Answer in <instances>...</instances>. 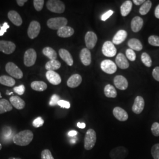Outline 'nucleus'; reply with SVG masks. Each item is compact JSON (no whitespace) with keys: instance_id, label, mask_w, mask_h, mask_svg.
I'll return each instance as SVG.
<instances>
[{"instance_id":"f257e3e1","label":"nucleus","mask_w":159,"mask_h":159,"mask_svg":"<svg viewBox=\"0 0 159 159\" xmlns=\"http://www.w3.org/2000/svg\"><path fill=\"white\" fill-rule=\"evenodd\" d=\"M34 135L30 130H25L19 132L13 137L12 141L16 145L25 146L29 145L33 140Z\"/></svg>"},{"instance_id":"f03ea898","label":"nucleus","mask_w":159,"mask_h":159,"mask_svg":"<svg viewBox=\"0 0 159 159\" xmlns=\"http://www.w3.org/2000/svg\"><path fill=\"white\" fill-rule=\"evenodd\" d=\"M96 133L95 130L90 129L87 131L84 137V147L85 150H90L94 147L96 143Z\"/></svg>"},{"instance_id":"7ed1b4c3","label":"nucleus","mask_w":159,"mask_h":159,"mask_svg":"<svg viewBox=\"0 0 159 159\" xmlns=\"http://www.w3.org/2000/svg\"><path fill=\"white\" fill-rule=\"evenodd\" d=\"M46 6L49 11L58 14L63 13L66 8L63 2L59 0H49L47 1Z\"/></svg>"},{"instance_id":"20e7f679","label":"nucleus","mask_w":159,"mask_h":159,"mask_svg":"<svg viewBox=\"0 0 159 159\" xmlns=\"http://www.w3.org/2000/svg\"><path fill=\"white\" fill-rule=\"evenodd\" d=\"M68 23L67 20L64 17H56V18H51L49 19L47 24L48 28L52 30H57L62 28L64 26H66Z\"/></svg>"},{"instance_id":"39448f33","label":"nucleus","mask_w":159,"mask_h":159,"mask_svg":"<svg viewBox=\"0 0 159 159\" xmlns=\"http://www.w3.org/2000/svg\"><path fill=\"white\" fill-rule=\"evenodd\" d=\"M6 71L14 78L17 79H21L23 78V71L20 70L16 64L9 62L6 64Z\"/></svg>"},{"instance_id":"423d86ee","label":"nucleus","mask_w":159,"mask_h":159,"mask_svg":"<svg viewBox=\"0 0 159 159\" xmlns=\"http://www.w3.org/2000/svg\"><path fill=\"white\" fill-rule=\"evenodd\" d=\"M37 60V52L33 48H30L25 52L24 56V63L27 67L34 66Z\"/></svg>"},{"instance_id":"0eeeda50","label":"nucleus","mask_w":159,"mask_h":159,"mask_svg":"<svg viewBox=\"0 0 159 159\" xmlns=\"http://www.w3.org/2000/svg\"><path fill=\"white\" fill-rule=\"evenodd\" d=\"M129 153L128 150L122 146L114 148L110 152V156L111 159H125Z\"/></svg>"},{"instance_id":"6e6552de","label":"nucleus","mask_w":159,"mask_h":159,"mask_svg":"<svg viewBox=\"0 0 159 159\" xmlns=\"http://www.w3.org/2000/svg\"><path fill=\"white\" fill-rule=\"evenodd\" d=\"M41 25L40 23L37 21H31L29 25L27 30V34L29 38L31 39H35L40 33Z\"/></svg>"},{"instance_id":"1a4fd4ad","label":"nucleus","mask_w":159,"mask_h":159,"mask_svg":"<svg viewBox=\"0 0 159 159\" xmlns=\"http://www.w3.org/2000/svg\"><path fill=\"white\" fill-rule=\"evenodd\" d=\"M102 52L106 57H113L115 56L117 53V50L113 42L110 41H106L102 45Z\"/></svg>"},{"instance_id":"9d476101","label":"nucleus","mask_w":159,"mask_h":159,"mask_svg":"<svg viewBox=\"0 0 159 159\" xmlns=\"http://www.w3.org/2000/svg\"><path fill=\"white\" fill-rule=\"evenodd\" d=\"M102 71L107 74H112L117 71V65L110 60H103L100 64Z\"/></svg>"},{"instance_id":"9b49d317","label":"nucleus","mask_w":159,"mask_h":159,"mask_svg":"<svg viewBox=\"0 0 159 159\" xmlns=\"http://www.w3.org/2000/svg\"><path fill=\"white\" fill-rule=\"evenodd\" d=\"M16 48V44L10 41H0V51L6 54H11L14 52Z\"/></svg>"},{"instance_id":"f8f14e48","label":"nucleus","mask_w":159,"mask_h":159,"mask_svg":"<svg viewBox=\"0 0 159 159\" xmlns=\"http://www.w3.org/2000/svg\"><path fill=\"white\" fill-rule=\"evenodd\" d=\"M97 37L93 31H88L85 35V43L88 49H93L96 44Z\"/></svg>"},{"instance_id":"ddd939ff","label":"nucleus","mask_w":159,"mask_h":159,"mask_svg":"<svg viewBox=\"0 0 159 159\" xmlns=\"http://www.w3.org/2000/svg\"><path fill=\"white\" fill-rule=\"evenodd\" d=\"M145 102L142 96H137L134 100V102L132 106V111L136 114L141 113L144 110Z\"/></svg>"},{"instance_id":"4468645a","label":"nucleus","mask_w":159,"mask_h":159,"mask_svg":"<svg viewBox=\"0 0 159 159\" xmlns=\"http://www.w3.org/2000/svg\"><path fill=\"white\" fill-rule=\"evenodd\" d=\"M114 84L118 89L121 90H125L127 89L129 83L128 81L123 75H116L114 79Z\"/></svg>"},{"instance_id":"2eb2a0df","label":"nucleus","mask_w":159,"mask_h":159,"mask_svg":"<svg viewBox=\"0 0 159 159\" xmlns=\"http://www.w3.org/2000/svg\"><path fill=\"white\" fill-rule=\"evenodd\" d=\"M46 76L47 80L53 85H58L61 82L60 75L54 71H47Z\"/></svg>"},{"instance_id":"dca6fc26","label":"nucleus","mask_w":159,"mask_h":159,"mask_svg":"<svg viewBox=\"0 0 159 159\" xmlns=\"http://www.w3.org/2000/svg\"><path fill=\"white\" fill-rule=\"evenodd\" d=\"M80 58L84 66H89L91 63V54L89 49L86 48L82 49L80 53Z\"/></svg>"},{"instance_id":"f3484780","label":"nucleus","mask_w":159,"mask_h":159,"mask_svg":"<svg viewBox=\"0 0 159 159\" xmlns=\"http://www.w3.org/2000/svg\"><path fill=\"white\" fill-rule=\"evenodd\" d=\"M114 116L116 119L120 121H125L128 120L129 116L128 114L123 108L120 107H116L113 110Z\"/></svg>"},{"instance_id":"a211bd4d","label":"nucleus","mask_w":159,"mask_h":159,"mask_svg":"<svg viewBox=\"0 0 159 159\" xmlns=\"http://www.w3.org/2000/svg\"><path fill=\"white\" fill-rule=\"evenodd\" d=\"M8 18L16 26H20L23 24V20L20 15L16 11L11 10L8 12Z\"/></svg>"},{"instance_id":"6ab92c4d","label":"nucleus","mask_w":159,"mask_h":159,"mask_svg":"<svg viewBox=\"0 0 159 159\" xmlns=\"http://www.w3.org/2000/svg\"><path fill=\"white\" fill-rule=\"evenodd\" d=\"M58 53L61 59L63 61H64L69 66H72L73 65L74 61H73V57L68 50L61 48L59 50Z\"/></svg>"},{"instance_id":"aec40b11","label":"nucleus","mask_w":159,"mask_h":159,"mask_svg":"<svg viewBox=\"0 0 159 159\" xmlns=\"http://www.w3.org/2000/svg\"><path fill=\"white\" fill-rule=\"evenodd\" d=\"M143 25V20L141 17L136 16L134 17L131 22V30L134 32L137 33L141 30Z\"/></svg>"},{"instance_id":"412c9836","label":"nucleus","mask_w":159,"mask_h":159,"mask_svg":"<svg viewBox=\"0 0 159 159\" xmlns=\"http://www.w3.org/2000/svg\"><path fill=\"white\" fill-rule=\"evenodd\" d=\"M82 82V77L79 74L72 75L67 80V84L70 88L77 87Z\"/></svg>"},{"instance_id":"4be33fe9","label":"nucleus","mask_w":159,"mask_h":159,"mask_svg":"<svg viewBox=\"0 0 159 159\" xmlns=\"http://www.w3.org/2000/svg\"><path fill=\"white\" fill-rule=\"evenodd\" d=\"M117 66L121 69H127L129 67V63L125 56L122 53H119L116 58Z\"/></svg>"},{"instance_id":"5701e85b","label":"nucleus","mask_w":159,"mask_h":159,"mask_svg":"<svg viewBox=\"0 0 159 159\" xmlns=\"http://www.w3.org/2000/svg\"><path fill=\"white\" fill-rule=\"evenodd\" d=\"M127 37V33L125 30H121L117 32L113 39V43L116 45H119L125 41Z\"/></svg>"},{"instance_id":"b1692460","label":"nucleus","mask_w":159,"mask_h":159,"mask_svg":"<svg viewBox=\"0 0 159 159\" xmlns=\"http://www.w3.org/2000/svg\"><path fill=\"white\" fill-rule=\"evenodd\" d=\"M74 33V30L69 26H64L57 30V35L61 38H68Z\"/></svg>"},{"instance_id":"393cba45","label":"nucleus","mask_w":159,"mask_h":159,"mask_svg":"<svg viewBox=\"0 0 159 159\" xmlns=\"http://www.w3.org/2000/svg\"><path fill=\"white\" fill-rule=\"evenodd\" d=\"M10 102L12 106L18 110H22L25 106V102L20 97L12 96L10 98Z\"/></svg>"},{"instance_id":"a878e982","label":"nucleus","mask_w":159,"mask_h":159,"mask_svg":"<svg viewBox=\"0 0 159 159\" xmlns=\"http://www.w3.org/2000/svg\"><path fill=\"white\" fill-rule=\"evenodd\" d=\"M132 2L130 0L125 1V2L123 3V4L120 7L121 14L123 17H126L130 14L132 9Z\"/></svg>"},{"instance_id":"bb28decb","label":"nucleus","mask_w":159,"mask_h":159,"mask_svg":"<svg viewBox=\"0 0 159 159\" xmlns=\"http://www.w3.org/2000/svg\"><path fill=\"white\" fill-rule=\"evenodd\" d=\"M13 106L11 102L6 99L0 100V114H3L12 110Z\"/></svg>"},{"instance_id":"cd10ccee","label":"nucleus","mask_w":159,"mask_h":159,"mask_svg":"<svg viewBox=\"0 0 159 159\" xmlns=\"http://www.w3.org/2000/svg\"><path fill=\"white\" fill-rule=\"evenodd\" d=\"M130 49L136 51H141L143 49V45L140 40L136 39H131L127 43Z\"/></svg>"},{"instance_id":"c85d7f7f","label":"nucleus","mask_w":159,"mask_h":159,"mask_svg":"<svg viewBox=\"0 0 159 159\" xmlns=\"http://www.w3.org/2000/svg\"><path fill=\"white\" fill-rule=\"evenodd\" d=\"M31 87L35 91H43L47 89V85L44 81H35L31 83Z\"/></svg>"},{"instance_id":"c756f323","label":"nucleus","mask_w":159,"mask_h":159,"mask_svg":"<svg viewBox=\"0 0 159 159\" xmlns=\"http://www.w3.org/2000/svg\"><path fill=\"white\" fill-rule=\"evenodd\" d=\"M0 84L8 87H13L16 84V80L11 77L4 75L0 76Z\"/></svg>"},{"instance_id":"7c9ffc66","label":"nucleus","mask_w":159,"mask_h":159,"mask_svg":"<svg viewBox=\"0 0 159 159\" xmlns=\"http://www.w3.org/2000/svg\"><path fill=\"white\" fill-rule=\"evenodd\" d=\"M105 96L108 98H116L117 95L116 89L111 84L106 85L104 89Z\"/></svg>"},{"instance_id":"2f4dec72","label":"nucleus","mask_w":159,"mask_h":159,"mask_svg":"<svg viewBox=\"0 0 159 159\" xmlns=\"http://www.w3.org/2000/svg\"><path fill=\"white\" fill-rule=\"evenodd\" d=\"M61 67V63L57 60H50L46 63L45 68L47 71H54Z\"/></svg>"},{"instance_id":"473e14b6","label":"nucleus","mask_w":159,"mask_h":159,"mask_svg":"<svg viewBox=\"0 0 159 159\" xmlns=\"http://www.w3.org/2000/svg\"><path fill=\"white\" fill-rule=\"evenodd\" d=\"M43 53L46 57H48L50 60H56L57 58V54L56 51L50 47H46L43 48Z\"/></svg>"},{"instance_id":"72a5a7b5","label":"nucleus","mask_w":159,"mask_h":159,"mask_svg":"<svg viewBox=\"0 0 159 159\" xmlns=\"http://www.w3.org/2000/svg\"><path fill=\"white\" fill-rule=\"evenodd\" d=\"M152 6V1L150 0L146 1L143 4L142 6H141V7L139 9V13L142 15L144 16L146 15L148 12L150 11L151 8Z\"/></svg>"},{"instance_id":"f704fd0d","label":"nucleus","mask_w":159,"mask_h":159,"mask_svg":"<svg viewBox=\"0 0 159 159\" xmlns=\"http://www.w3.org/2000/svg\"><path fill=\"white\" fill-rule=\"evenodd\" d=\"M141 60L142 63L148 67H150L152 65V58L147 52L142 53L141 56Z\"/></svg>"},{"instance_id":"c9c22d12","label":"nucleus","mask_w":159,"mask_h":159,"mask_svg":"<svg viewBox=\"0 0 159 159\" xmlns=\"http://www.w3.org/2000/svg\"><path fill=\"white\" fill-rule=\"evenodd\" d=\"M148 41L151 46L159 47V37L157 35H150L148 39Z\"/></svg>"},{"instance_id":"e433bc0d","label":"nucleus","mask_w":159,"mask_h":159,"mask_svg":"<svg viewBox=\"0 0 159 159\" xmlns=\"http://www.w3.org/2000/svg\"><path fill=\"white\" fill-rule=\"evenodd\" d=\"M151 154L154 159H159V143L153 146L151 149Z\"/></svg>"},{"instance_id":"4c0bfd02","label":"nucleus","mask_w":159,"mask_h":159,"mask_svg":"<svg viewBox=\"0 0 159 159\" xmlns=\"http://www.w3.org/2000/svg\"><path fill=\"white\" fill-rule=\"evenodd\" d=\"M125 54H126L127 58L131 61H134L136 60V55L134 50H131L130 48H129L125 51Z\"/></svg>"},{"instance_id":"58836bf2","label":"nucleus","mask_w":159,"mask_h":159,"mask_svg":"<svg viewBox=\"0 0 159 159\" xmlns=\"http://www.w3.org/2000/svg\"><path fill=\"white\" fill-rule=\"evenodd\" d=\"M44 4V0H34L33 4L36 11H40L42 10Z\"/></svg>"},{"instance_id":"ea45409f","label":"nucleus","mask_w":159,"mask_h":159,"mask_svg":"<svg viewBox=\"0 0 159 159\" xmlns=\"http://www.w3.org/2000/svg\"><path fill=\"white\" fill-rule=\"evenodd\" d=\"M41 159H54L51 152L48 149H45L41 152Z\"/></svg>"},{"instance_id":"a19ab883","label":"nucleus","mask_w":159,"mask_h":159,"mask_svg":"<svg viewBox=\"0 0 159 159\" xmlns=\"http://www.w3.org/2000/svg\"><path fill=\"white\" fill-rule=\"evenodd\" d=\"M152 133L155 137L159 136V123L157 122H154L151 127Z\"/></svg>"},{"instance_id":"79ce46f5","label":"nucleus","mask_w":159,"mask_h":159,"mask_svg":"<svg viewBox=\"0 0 159 159\" xmlns=\"http://www.w3.org/2000/svg\"><path fill=\"white\" fill-rule=\"evenodd\" d=\"M60 100V97L58 96L57 94H53L51 96V100L50 102V106H55L58 105V102Z\"/></svg>"},{"instance_id":"37998d69","label":"nucleus","mask_w":159,"mask_h":159,"mask_svg":"<svg viewBox=\"0 0 159 159\" xmlns=\"http://www.w3.org/2000/svg\"><path fill=\"white\" fill-rule=\"evenodd\" d=\"M44 123V120L42 119V117H39L33 121V125L35 128H38V127H40L41 126L43 125Z\"/></svg>"},{"instance_id":"c03bdc74","label":"nucleus","mask_w":159,"mask_h":159,"mask_svg":"<svg viewBox=\"0 0 159 159\" xmlns=\"http://www.w3.org/2000/svg\"><path fill=\"white\" fill-rule=\"evenodd\" d=\"M25 86L23 85V84L15 87L14 88V91L16 92L17 94H18L20 96H21V95L24 94V93L25 92Z\"/></svg>"},{"instance_id":"a18cd8bd","label":"nucleus","mask_w":159,"mask_h":159,"mask_svg":"<svg viewBox=\"0 0 159 159\" xmlns=\"http://www.w3.org/2000/svg\"><path fill=\"white\" fill-rule=\"evenodd\" d=\"M9 28H10V25L6 22L2 24V26L0 25V36H2L4 34H5L7 32V29Z\"/></svg>"},{"instance_id":"49530a36","label":"nucleus","mask_w":159,"mask_h":159,"mask_svg":"<svg viewBox=\"0 0 159 159\" xmlns=\"http://www.w3.org/2000/svg\"><path fill=\"white\" fill-rule=\"evenodd\" d=\"M58 105L62 108H70V103L63 100H60L58 102Z\"/></svg>"},{"instance_id":"de8ad7c7","label":"nucleus","mask_w":159,"mask_h":159,"mask_svg":"<svg viewBox=\"0 0 159 159\" xmlns=\"http://www.w3.org/2000/svg\"><path fill=\"white\" fill-rule=\"evenodd\" d=\"M152 75L154 79L159 81V67H156L154 68L152 71Z\"/></svg>"},{"instance_id":"09e8293b","label":"nucleus","mask_w":159,"mask_h":159,"mask_svg":"<svg viewBox=\"0 0 159 159\" xmlns=\"http://www.w3.org/2000/svg\"><path fill=\"white\" fill-rule=\"evenodd\" d=\"M113 12H114L112 10H109L108 11L106 12V13H104L102 16V18H101L102 20L103 21L107 20L109 17L113 15Z\"/></svg>"},{"instance_id":"8fccbe9b","label":"nucleus","mask_w":159,"mask_h":159,"mask_svg":"<svg viewBox=\"0 0 159 159\" xmlns=\"http://www.w3.org/2000/svg\"><path fill=\"white\" fill-rule=\"evenodd\" d=\"M17 4L20 7H23L25 2H27V0H17Z\"/></svg>"},{"instance_id":"3c124183","label":"nucleus","mask_w":159,"mask_h":159,"mask_svg":"<svg viewBox=\"0 0 159 159\" xmlns=\"http://www.w3.org/2000/svg\"><path fill=\"white\" fill-rule=\"evenodd\" d=\"M145 1H144V0H133V1L134 4H136V6H139V5L143 4Z\"/></svg>"},{"instance_id":"603ef678","label":"nucleus","mask_w":159,"mask_h":159,"mask_svg":"<svg viewBox=\"0 0 159 159\" xmlns=\"http://www.w3.org/2000/svg\"><path fill=\"white\" fill-rule=\"evenodd\" d=\"M154 16L157 18L159 19V4L155 8V11H154Z\"/></svg>"},{"instance_id":"864d4df0","label":"nucleus","mask_w":159,"mask_h":159,"mask_svg":"<svg viewBox=\"0 0 159 159\" xmlns=\"http://www.w3.org/2000/svg\"><path fill=\"white\" fill-rule=\"evenodd\" d=\"M77 131L75 130H71L69 131L68 133V135L70 137H74L77 134Z\"/></svg>"},{"instance_id":"5fc2aeb1","label":"nucleus","mask_w":159,"mask_h":159,"mask_svg":"<svg viewBox=\"0 0 159 159\" xmlns=\"http://www.w3.org/2000/svg\"><path fill=\"white\" fill-rule=\"evenodd\" d=\"M6 130L7 131H6V130H5L4 131V136H10L11 134V132L10 128V127H7V130Z\"/></svg>"},{"instance_id":"6e6d98bb","label":"nucleus","mask_w":159,"mask_h":159,"mask_svg":"<svg viewBox=\"0 0 159 159\" xmlns=\"http://www.w3.org/2000/svg\"><path fill=\"white\" fill-rule=\"evenodd\" d=\"M85 126H86V125H85L84 123H80V122H79L77 123V127L80 129H84Z\"/></svg>"},{"instance_id":"4d7b16f0","label":"nucleus","mask_w":159,"mask_h":159,"mask_svg":"<svg viewBox=\"0 0 159 159\" xmlns=\"http://www.w3.org/2000/svg\"><path fill=\"white\" fill-rule=\"evenodd\" d=\"M75 142H76V140H75V139H72V140H71V143H73V144L75 143Z\"/></svg>"},{"instance_id":"13d9d810","label":"nucleus","mask_w":159,"mask_h":159,"mask_svg":"<svg viewBox=\"0 0 159 159\" xmlns=\"http://www.w3.org/2000/svg\"><path fill=\"white\" fill-rule=\"evenodd\" d=\"M8 159H21L20 158H16V157H10Z\"/></svg>"},{"instance_id":"bf43d9fd","label":"nucleus","mask_w":159,"mask_h":159,"mask_svg":"<svg viewBox=\"0 0 159 159\" xmlns=\"http://www.w3.org/2000/svg\"><path fill=\"white\" fill-rule=\"evenodd\" d=\"M1 148H2V145H1V144L0 143V150H1Z\"/></svg>"},{"instance_id":"052dcab7","label":"nucleus","mask_w":159,"mask_h":159,"mask_svg":"<svg viewBox=\"0 0 159 159\" xmlns=\"http://www.w3.org/2000/svg\"><path fill=\"white\" fill-rule=\"evenodd\" d=\"M1 97H1V93H0V98H1Z\"/></svg>"}]
</instances>
